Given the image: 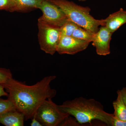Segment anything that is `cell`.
<instances>
[{"mask_svg": "<svg viewBox=\"0 0 126 126\" xmlns=\"http://www.w3.org/2000/svg\"><path fill=\"white\" fill-rule=\"evenodd\" d=\"M78 0L79 1H85L87 0Z\"/></svg>", "mask_w": 126, "mask_h": 126, "instance_id": "7402d4cb", "label": "cell"}, {"mask_svg": "<svg viewBox=\"0 0 126 126\" xmlns=\"http://www.w3.org/2000/svg\"><path fill=\"white\" fill-rule=\"evenodd\" d=\"M32 122L31 123V126H43L42 124L34 116L32 118Z\"/></svg>", "mask_w": 126, "mask_h": 126, "instance_id": "d6986e66", "label": "cell"}, {"mask_svg": "<svg viewBox=\"0 0 126 126\" xmlns=\"http://www.w3.org/2000/svg\"><path fill=\"white\" fill-rule=\"evenodd\" d=\"M104 20L105 27L113 33L126 23V11L121 8L118 11L110 14Z\"/></svg>", "mask_w": 126, "mask_h": 126, "instance_id": "9c48e42d", "label": "cell"}, {"mask_svg": "<svg viewBox=\"0 0 126 126\" xmlns=\"http://www.w3.org/2000/svg\"><path fill=\"white\" fill-rule=\"evenodd\" d=\"M122 97L126 106V87L123 88L120 90Z\"/></svg>", "mask_w": 126, "mask_h": 126, "instance_id": "44dd1931", "label": "cell"}, {"mask_svg": "<svg viewBox=\"0 0 126 126\" xmlns=\"http://www.w3.org/2000/svg\"><path fill=\"white\" fill-rule=\"evenodd\" d=\"M10 70L7 69L0 68V84H4L12 78Z\"/></svg>", "mask_w": 126, "mask_h": 126, "instance_id": "2e32d148", "label": "cell"}, {"mask_svg": "<svg viewBox=\"0 0 126 126\" xmlns=\"http://www.w3.org/2000/svg\"><path fill=\"white\" fill-rule=\"evenodd\" d=\"M43 0H13L12 12L26 11L39 8Z\"/></svg>", "mask_w": 126, "mask_h": 126, "instance_id": "8fae6325", "label": "cell"}, {"mask_svg": "<svg viewBox=\"0 0 126 126\" xmlns=\"http://www.w3.org/2000/svg\"><path fill=\"white\" fill-rule=\"evenodd\" d=\"M58 106L62 111L73 117L80 124L97 120L112 126L115 118L113 113L106 112L102 104L93 98L78 97Z\"/></svg>", "mask_w": 126, "mask_h": 126, "instance_id": "7a4b0ae2", "label": "cell"}, {"mask_svg": "<svg viewBox=\"0 0 126 126\" xmlns=\"http://www.w3.org/2000/svg\"><path fill=\"white\" fill-rule=\"evenodd\" d=\"M112 33L105 26H101L95 34L92 45L98 55L106 56L110 53V42Z\"/></svg>", "mask_w": 126, "mask_h": 126, "instance_id": "ba28073f", "label": "cell"}, {"mask_svg": "<svg viewBox=\"0 0 126 126\" xmlns=\"http://www.w3.org/2000/svg\"><path fill=\"white\" fill-rule=\"evenodd\" d=\"M90 43L72 36H63L60 39L56 52L61 54L74 55L86 49Z\"/></svg>", "mask_w": 126, "mask_h": 126, "instance_id": "52a82bcc", "label": "cell"}, {"mask_svg": "<svg viewBox=\"0 0 126 126\" xmlns=\"http://www.w3.org/2000/svg\"><path fill=\"white\" fill-rule=\"evenodd\" d=\"M79 27V26L77 24L68 19L59 27L61 38L63 36H72L75 30Z\"/></svg>", "mask_w": 126, "mask_h": 126, "instance_id": "5bb4252c", "label": "cell"}, {"mask_svg": "<svg viewBox=\"0 0 126 126\" xmlns=\"http://www.w3.org/2000/svg\"><path fill=\"white\" fill-rule=\"evenodd\" d=\"M39 44L40 49L46 53L53 55L56 52L61 39L59 27L38 20Z\"/></svg>", "mask_w": 126, "mask_h": 126, "instance_id": "5b68a950", "label": "cell"}, {"mask_svg": "<svg viewBox=\"0 0 126 126\" xmlns=\"http://www.w3.org/2000/svg\"><path fill=\"white\" fill-rule=\"evenodd\" d=\"M4 88V86L0 84V97L2 96H8V93L5 91Z\"/></svg>", "mask_w": 126, "mask_h": 126, "instance_id": "ffe728a7", "label": "cell"}, {"mask_svg": "<svg viewBox=\"0 0 126 126\" xmlns=\"http://www.w3.org/2000/svg\"><path fill=\"white\" fill-rule=\"evenodd\" d=\"M25 120L24 115L16 109L0 115V123L6 126H23Z\"/></svg>", "mask_w": 126, "mask_h": 126, "instance_id": "30bf717a", "label": "cell"}, {"mask_svg": "<svg viewBox=\"0 0 126 126\" xmlns=\"http://www.w3.org/2000/svg\"><path fill=\"white\" fill-rule=\"evenodd\" d=\"M79 123L77 121V120L72 118L70 116L63 122L61 124V126H79Z\"/></svg>", "mask_w": 126, "mask_h": 126, "instance_id": "ac0fdd59", "label": "cell"}, {"mask_svg": "<svg viewBox=\"0 0 126 126\" xmlns=\"http://www.w3.org/2000/svg\"><path fill=\"white\" fill-rule=\"evenodd\" d=\"M117 99L113 102V114L117 118L126 121V106L122 97L120 90H118Z\"/></svg>", "mask_w": 126, "mask_h": 126, "instance_id": "7c38bea8", "label": "cell"}, {"mask_svg": "<svg viewBox=\"0 0 126 126\" xmlns=\"http://www.w3.org/2000/svg\"><path fill=\"white\" fill-rule=\"evenodd\" d=\"M13 5V0H0V10L12 12Z\"/></svg>", "mask_w": 126, "mask_h": 126, "instance_id": "e0dca14e", "label": "cell"}, {"mask_svg": "<svg viewBox=\"0 0 126 126\" xmlns=\"http://www.w3.org/2000/svg\"><path fill=\"white\" fill-rule=\"evenodd\" d=\"M39 9L43 15L38 20L48 24L59 28L68 19L58 6L48 0H43Z\"/></svg>", "mask_w": 126, "mask_h": 126, "instance_id": "8992f818", "label": "cell"}, {"mask_svg": "<svg viewBox=\"0 0 126 126\" xmlns=\"http://www.w3.org/2000/svg\"><path fill=\"white\" fill-rule=\"evenodd\" d=\"M96 33H93L81 27H79L75 30L72 36L81 40L93 42L95 38Z\"/></svg>", "mask_w": 126, "mask_h": 126, "instance_id": "4fadbf2b", "label": "cell"}, {"mask_svg": "<svg viewBox=\"0 0 126 126\" xmlns=\"http://www.w3.org/2000/svg\"><path fill=\"white\" fill-rule=\"evenodd\" d=\"M56 78L54 75L47 76L31 86L12 78L2 85L16 109L23 113L25 120H27L32 118L43 102L55 96L56 91L51 87L50 84Z\"/></svg>", "mask_w": 126, "mask_h": 126, "instance_id": "6da1fadb", "label": "cell"}, {"mask_svg": "<svg viewBox=\"0 0 126 126\" xmlns=\"http://www.w3.org/2000/svg\"><path fill=\"white\" fill-rule=\"evenodd\" d=\"M69 116L68 113L62 111L52 99H50L43 102L33 116L43 126H60Z\"/></svg>", "mask_w": 126, "mask_h": 126, "instance_id": "277c9868", "label": "cell"}, {"mask_svg": "<svg viewBox=\"0 0 126 126\" xmlns=\"http://www.w3.org/2000/svg\"><path fill=\"white\" fill-rule=\"evenodd\" d=\"M48 0L58 6L69 19L89 31L95 33L99 26H105L104 19H96L90 15V7L81 6L67 0Z\"/></svg>", "mask_w": 126, "mask_h": 126, "instance_id": "3957f363", "label": "cell"}, {"mask_svg": "<svg viewBox=\"0 0 126 126\" xmlns=\"http://www.w3.org/2000/svg\"><path fill=\"white\" fill-rule=\"evenodd\" d=\"M15 110H16L15 106L9 98L7 99H0V115Z\"/></svg>", "mask_w": 126, "mask_h": 126, "instance_id": "9a60e30c", "label": "cell"}]
</instances>
